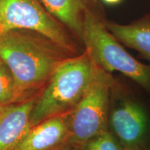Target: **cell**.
<instances>
[{
    "label": "cell",
    "mask_w": 150,
    "mask_h": 150,
    "mask_svg": "<svg viewBox=\"0 0 150 150\" xmlns=\"http://www.w3.org/2000/svg\"><path fill=\"white\" fill-rule=\"evenodd\" d=\"M74 56L34 31H0V59L10 69L16 85L15 103L44 87L58 65Z\"/></svg>",
    "instance_id": "1"
},
{
    "label": "cell",
    "mask_w": 150,
    "mask_h": 150,
    "mask_svg": "<svg viewBox=\"0 0 150 150\" xmlns=\"http://www.w3.org/2000/svg\"><path fill=\"white\" fill-rule=\"evenodd\" d=\"M93 68L86 50L62 61L38 95L30 116L31 126L72 111L88 87Z\"/></svg>",
    "instance_id": "2"
},
{
    "label": "cell",
    "mask_w": 150,
    "mask_h": 150,
    "mask_svg": "<svg viewBox=\"0 0 150 150\" xmlns=\"http://www.w3.org/2000/svg\"><path fill=\"white\" fill-rule=\"evenodd\" d=\"M101 18L87 8L83 21V44L94 65L110 74L118 72L150 94V65L131 56L105 26Z\"/></svg>",
    "instance_id": "3"
},
{
    "label": "cell",
    "mask_w": 150,
    "mask_h": 150,
    "mask_svg": "<svg viewBox=\"0 0 150 150\" xmlns=\"http://www.w3.org/2000/svg\"><path fill=\"white\" fill-rule=\"evenodd\" d=\"M93 65L88 87L70 114L69 143L78 147L108 130L110 94L114 77Z\"/></svg>",
    "instance_id": "4"
},
{
    "label": "cell",
    "mask_w": 150,
    "mask_h": 150,
    "mask_svg": "<svg viewBox=\"0 0 150 150\" xmlns=\"http://www.w3.org/2000/svg\"><path fill=\"white\" fill-rule=\"evenodd\" d=\"M108 130L125 150H149L147 112L131 90L115 78L110 88Z\"/></svg>",
    "instance_id": "5"
},
{
    "label": "cell",
    "mask_w": 150,
    "mask_h": 150,
    "mask_svg": "<svg viewBox=\"0 0 150 150\" xmlns=\"http://www.w3.org/2000/svg\"><path fill=\"white\" fill-rule=\"evenodd\" d=\"M10 29L34 31L72 55L79 54L76 43L36 0H0V31Z\"/></svg>",
    "instance_id": "6"
},
{
    "label": "cell",
    "mask_w": 150,
    "mask_h": 150,
    "mask_svg": "<svg viewBox=\"0 0 150 150\" xmlns=\"http://www.w3.org/2000/svg\"><path fill=\"white\" fill-rule=\"evenodd\" d=\"M37 97L0 107V150H14L31 129L30 116Z\"/></svg>",
    "instance_id": "7"
},
{
    "label": "cell",
    "mask_w": 150,
    "mask_h": 150,
    "mask_svg": "<svg viewBox=\"0 0 150 150\" xmlns=\"http://www.w3.org/2000/svg\"><path fill=\"white\" fill-rule=\"evenodd\" d=\"M70 114L50 117L32 127L14 150H52L69 142Z\"/></svg>",
    "instance_id": "8"
},
{
    "label": "cell",
    "mask_w": 150,
    "mask_h": 150,
    "mask_svg": "<svg viewBox=\"0 0 150 150\" xmlns=\"http://www.w3.org/2000/svg\"><path fill=\"white\" fill-rule=\"evenodd\" d=\"M105 26L120 42L138 52L150 61V15H145L127 24L106 19Z\"/></svg>",
    "instance_id": "9"
},
{
    "label": "cell",
    "mask_w": 150,
    "mask_h": 150,
    "mask_svg": "<svg viewBox=\"0 0 150 150\" xmlns=\"http://www.w3.org/2000/svg\"><path fill=\"white\" fill-rule=\"evenodd\" d=\"M45 9L83 43V21L88 8L83 0H41Z\"/></svg>",
    "instance_id": "10"
},
{
    "label": "cell",
    "mask_w": 150,
    "mask_h": 150,
    "mask_svg": "<svg viewBox=\"0 0 150 150\" xmlns=\"http://www.w3.org/2000/svg\"><path fill=\"white\" fill-rule=\"evenodd\" d=\"M16 85L10 69L4 62H0V107L14 104Z\"/></svg>",
    "instance_id": "11"
},
{
    "label": "cell",
    "mask_w": 150,
    "mask_h": 150,
    "mask_svg": "<svg viewBox=\"0 0 150 150\" xmlns=\"http://www.w3.org/2000/svg\"><path fill=\"white\" fill-rule=\"evenodd\" d=\"M81 150H125L109 130L95 136L80 147Z\"/></svg>",
    "instance_id": "12"
},
{
    "label": "cell",
    "mask_w": 150,
    "mask_h": 150,
    "mask_svg": "<svg viewBox=\"0 0 150 150\" xmlns=\"http://www.w3.org/2000/svg\"><path fill=\"white\" fill-rule=\"evenodd\" d=\"M83 1L85 2V4L88 8H89V6H91L92 8L91 11L92 12H93L95 14H96L95 12V8H98L99 9H100V8H99V6H98L99 4L98 0H83Z\"/></svg>",
    "instance_id": "13"
},
{
    "label": "cell",
    "mask_w": 150,
    "mask_h": 150,
    "mask_svg": "<svg viewBox=\"0 0 150 150\" xmlns=\"http://www.w3.org/2000/svg\"><path fill=\"white\" fill-rule=\"evenodd\" d=\"M52 150H81V149L80 147H76V146L72 145V144L67 142V143L65 144L64 145L61 146V147L56 148V149Z\"/></svg>",
    "instance_id": "14"
},
{
    "label": "cell",
    "mask_w": 150,
    "mask_h": 150,
    "mask_svg": "<svg viewBox=\"0 0 150 150\" xmlns=\"http://www.w3.org/2000/svg\"><path fill=\"white\" fill-rule=\"evenodd\" d=\"M102 1L104 4H106L112 6L118 4L120 3L122 0H102Z\"/></svg>",
    "instance_id": "15"
},
{
    "label": "cell",
    "mask_w": 150,
    "mask_h": 150,
    "mask_svg": "<svg viewBox=\"0 0 150 150\" xmlns=\"http://www.w3.org/2000/svg\"><path fill=\"white\" fill-rule=\"evenodd\" d=\"M1 59H0V62H1Z\"/></svg>",
    "instance_id": "16"
}]
</instances>
